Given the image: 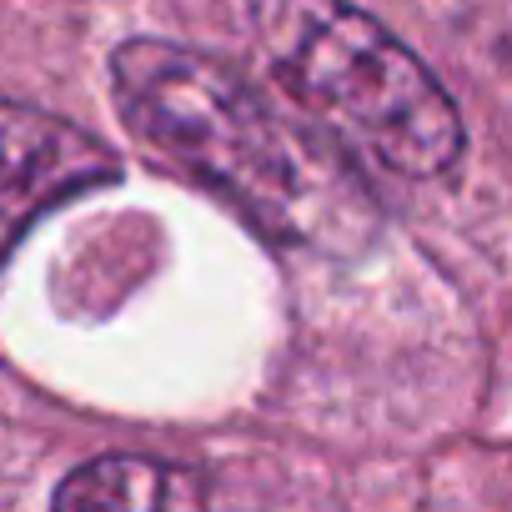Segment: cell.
Segmentation results:
<instances>
[{"label": "cell", "mask_w": 512, "mask_h": 512, "mask_svg": "<svg viewBox=\"0 0 512 512\" xmlns=\"http://www.w3.org/2000/svg\"><path fill=\"white\" fill-rule=\"evenodd\" d=\"M111 86L141 141L236 201L267 236L332 256L372 241L367 181L322 131L287 116L226 61L176 41H126L111 56Z\"/></svg>", "instance_id": "6da1fadb"}, {"label": "cell", "mask_w": 512, "mask_h": 512, "mask_svg": "<svg viewBox=\"0 0 512 512\" xmlns=\"http://www.w3.org/2000/svg\"><path fill=\"white\" fill-rule=\"evenodd\" d=\"M272 76L327 136L402 176H442L462 156V116L437 76L352 0H251Z\"/></svg>", "instance_id": "7a4b0ae2"}, {"label": "cell", "mask_w": 512, "mask_h": 512, "mask_svg": "<svg viewBox=\"0 0 512 512\" xmlns=\"http://www.w3.org/2000/svg\"><path fill=\"white\" fill-rule=\"evenodd\" d=\"M116 171L121 161L81 126L0 101V267L51 206L111 181Z\"/></svg>", "instance_id": "3957f363"}, {"label": "cell", "mask_w": 512, "mask_h": 512, "mask_svg": "<svg viewBox=\"0 0 512 512\" xmlns=\"http://www.w3.org/2000/svg\"><path fill=\"white\" fill-rule=\"evenodd\" d=\"M51 512H206V482L156 457H96L56 487Z\"/></svg>", "instance_id": "277c9868"}]
</instances>
